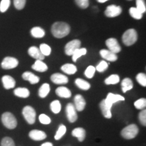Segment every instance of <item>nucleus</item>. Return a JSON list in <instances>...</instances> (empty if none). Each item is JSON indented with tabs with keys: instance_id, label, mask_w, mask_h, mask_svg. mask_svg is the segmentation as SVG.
I'll use <instances>...</instances> for the list:
<instances>
[{
	"instance_id": "obj_40",
	"label": "nucleus",
	"mask_w": 146,
	"mask_h": 146,
	"mask_svg": "<svg viewBox=\"0 0 146 146\" xmlns=\"http://www.w3.org/2000/svg\"><path fill=\"white\" fill-rule=\"evenodd\" d=\"M1 146H15V143L12 138L5 137L1 140Z\"/></svg>"
},
{
	"instance_id": "obj_44",
	"label": "nucleus",
	"mask_w": 146,
	"mask_h": 146,
	"mask_svg": "<svg viewBox=\"0 0 146 146\" xmlns=\"http://www.w3.org/2000/svg\"><path fill=\"white\" fill-rule=\"evenodd\" d=\"M26 4V0H14V5L18 10H23Z\"/></svg>"
},
{
	"instance_id": "obj_38",
	"label": "nucleus",
	"mask_w": 146,
	"mask_h": 146,
	"mask_svg": "<svg viewBox=\"0 0 146 146\" xmlns=\"http://www.w3.org/2000/svg\"><path fill=\"white\" fill-rule=\"evenodd\" d=\"M136 8L141 12L142 14L145 13L146 11V6L144 0H136Z\"/></svg>"
},
{
	"instance_id": "obj_41",
	"label": "nucleus",
	"mask_w": 146,
	"mask_h": 146,
	"mask_svg": "<svg viewBox=\"0 0 146 146\" xmlns=\"http://www.w3.org/2000/svg\"><path fill=\"white\" fill-rule=\"evenodd\" d=\"M10 5V0H1L0 3V12H5Z\"/></svg>"
},
{
	"instance_id": "obj_35",
	"label": "nucleus",
	"mask_w": 146,
	"mask_h": 146,
	"mask_svg": "<svg viewBox=\"0 0 146 146\" xmlns=\"http://www.w3.org/2000/svg\"><path fill=\"white\" fill-rule=\"evenodd\" d=\"M135 107L137 110H143L146 106V99L145 98H140L135 102Z\"/></svg>"
},
{
	"instance_id": "obj_10",
	"label": "nucleus",
	"mask_w": 146,
	"mask_h": 146,
	"mask_svg": "<svg viewBox=\"0 0 146 146\" xmlns=\"http://www.w3.org/2000/svg\"><path fill=\"white\" fill-rule=\"evenodd\" d=\"M122 13V8L120 6L116 5H110L108 6L105 10V15L107 17L114 18L119 16Z\"/></svg>"
},
{
	"instance_id": "obj_21",
	"label": "nucleus",
	"mask_w": 146,
	"mask_h": 146,
	"mask_svg": "<svg viewBox=\"0 0 146 146\" xmlns=\"http://www.w3.org/2000/svg\"><path fill=\"white\" fill-rule=\"evenodd\" d=\"M32 68L33 70L37 71V72H43L47 70L48 67H47V64L43 62L42 60H36L33 64L32 66Z\"/></svg>"
},
{
	"instance_id": "obj_31",
	"label": "nucleus",
	"mask_w": 146,
	"mask_h": 146,
	"mask_svg": "<svg viewBox=\"0 0 146 146\" xmlns=\"http://www.w3.org/2000/svg\"><path fill=\"white\" fill-rule=\"evenodd\" d=\"M120 81V76L118 74H112L109 76L107 78H106L104 83L106 85H116L119 83Z\"/></svg>"
},
{
	"instance_id": "obj_5",
	"label": "nucleus",
	"mask_w": 146,
	"mask_h": 146,
	"mask_svg": "<svg viewBox=\"0 0 146 146\" xmlns=\"http://www.w3.org/2000/svg\"><path fill=\"white\" fill-rule=\"evenodd\" d=\"M23 115L29 125H33L36 120V111L30 106H27L23 109Z\"/></svg>"
},
{
	"instance_id": "obj_23",
	"label": "nucleus",
	"mask_w": 146,
	"mask_h": 146,
	"mask_svg": "<svg viewBox=\"0 0 146 146\" xmlns=\"http://www.w3.org/2000/svg\"><path fill=\"white\" fill-rule=\"evenodd\" d=\"M61 70L67 74H74L77 71V68L72 64H65L61 67Z\"/></svg>"
},
{
	"instance_id": "obj_26",
	"label": "nucleus",
	"mask_w": 146,
	"mask_h": 146,
	"mask_svg": "<svg viewBox=\"0 0 146 146\" xmlns=\"http://www.w3.org/2000/svg\"><path fill=\"white\" fill-rule=\"evenodd\" d=\"M50 91V86L48 83H44L40 87L39 89V96L41 98H45L47 96V95L49 94Z\"/></svg>"
},
{
	"instance_id": "obj_39",
	"label": "nucleus",
	"mask_w": 146,
	"mask_h": 146,
	"mask_svg": "<svg viewBox=\"0 0 146 146\" xmlns=\"http://www.w3.org/2000/svg\"><path fill=\"white\" fill-rule=\"evenodd\" d=\"M136 80L141 86H146V75L144 73H139L136 76Z\"/></svg>"
},
{
	"instance_id": "obj_36",
	"label": "nucleus",
	"mask_w": 146,
	"mask_h": 146,
	"mask_svg": "<svg viewBox=\"0 0 146 146\" xmlns=\"http://www.w3.org/2000/svg\"><path fill=\"white\" fill-rule=\"evenodd\" d=\"M96 70V68L94 66H89L85 71V76L88 78H92L94 77Z\"/></svg>"
},
{
	"instance_id": "obj_29",
	"label": "nucleus",
	"mask_w": 146,
	"mask_h": 146,
	"mask_svg": "<svg viewBox=\"0 0 146 146\" xmlns=\"http://www.w3.org/2000/svg\"><path fill=\"white\" fill-rule=\"evenodd\" d=\"M62 106L59 100H54L50 103V110L54 114H58L61 111Z\"/></svg>"
},
{
	"instance_id": "obj_43",
	"label": "nucleus",
	"mask_w": 146,
	"mask_h": 146,
	"mask_svg": "<svg viewBox=\"0 0 146 146\" xmlns=\"http://www.w3.org/2000/svg\"><path fill=\"white\" fill-rule=\"evenodd\" d=\"M139 120L141 125L145 127L146 126V110L143 109L140 112L139 114Z\"/></svg>"
},
{
	"instance_id": "obj_30",
	"label": "nucleus",
	"mask_w": 146,
	"mask_h": 146,
	"mask_svg": "<svg viewBox=\"0 0 146 146\" xmlns=\"http://www.w3.org/2000/svg\"><path fill=\"white\" fill-rule=\"evenodd\" d=\"M87 54V50L85 48H79L76 50L72 55V60L74 62H76V60L81 56H85Z\"/></svg>"
},
{
	"instance_id": "obj_33",
	"label": "nucleus",
	"mask_w": 146,
	"mask_h": 146,
	"mask_svg": "<svg viewBox=\"0 0 146 146\" xmlns=\"http://www.w3.org/2000/svg\"><path fill=\"white\" fill-rule=\"evenodd\" d=\"M129 14H130L131 17L137 20L141 19L142 16H143V14L134 7H132L129 9Z\"/></svg>"
},
{
	"instance_id": "obj_13",
	"label": "nucleus",
	"mask_w": 146,
	"mask_h": 146,
	"mask_svg": "<svg viewBox=\"0 0 146 146\" xmlns=\"http://www.w3.org/2000/svg\"><path fill=\"white\" fill-rule=\"evenodd\" d=\"M51 81L57 85H64L68 83V78L60 73H55L51 76Z\"/></svg>"
},
{
	"instance_id": "obj_15",
	"label": "nucleus",
	"mask_w": 146,
	"mask_h": 146,
	"mask_svg": "<svg viewBox=\"0 0 146 146\" xmlns=\"http://www.w3.org/2000/svg\"><path fill=\"white\" fill-rule=\"evenodd\" d=\"M3 87L5 89H10L14 88L16 85V81L13 77L10 75H4L1 78Z\"/></svg>"
},
{
	"instance_id": "obj_9",
	"label": "nucleus",
	"mask_w": 146,
	"mask_h": 146,
	"mask_svg": "<svg viewBox=\"0 0 146 146\" xmlns=\"http://www.w3.org/2000/svg\"><path fill=\"white\" fill-rule=\"evenodd\" d=\"M81 45V41L78 39H74L68 42L65 46V54L67 56H72L73 53L80 48Z\"/></svg>"
},
{
	"instance_id": "obj_27",
	"label": "nucleus",
	"mask_w": 146,
	"mask_h": 146,
	"mask_svg": "<svg viewBox=\"0 0 146 146\" xmlns=\"http://www.w3.org/2000/svg\"><path fill=\"white\" fill-rule=\"evenodd\" d=\"M75 84L78 88L82 89V90H89L91 88L90 83L82 79V78H76L75 80Z\"/></svg>"
},
{
	"instance_id": "obj_46",
	"label": "nucleus",
	"mask_w": 146,
	"mask_h": 146,
	"mask_svg": "<svg viewBox=\"0 0 146 146\" xmlns=\"http://www.w3.org/2000/svg\"><path fill=\"white\" fill-rule=\"evenodd\" d=\"M41 146H53V144L51 142H45L42 144Z\"/></svg>"
},
{
	"instance_id": "obj_3",
	"label": "nucleus",
	"mask_w": 146,
	"mask_h": 146,
	"mask_svg": "<svg viewBox=\"0 0 146 146\" xmlns=\"http://www.w3.org/2000/svg\"><path fill=\"white\" fill-rule=\"evenodd\" d=\"M1 122L5 127L8 129H14L17 127V120L13 114L6 112L1 115Z\"/></svg>"
},
{
	"instance_id": "obj_11",
	"label": "nucleus",
	"mask_w": 146,
	"mask_h": 146,
	"mask_svg": "<svg viewBox=\"0 0 146 146\" xmlns=\"http://www.w3.org/2000/svg\"><path fill=\"white\" fill-rule=\"evenodd\" d=\"M106 45L108 48V50L114 54H117L121 51V47L118 43V41L114 38H110L106 41Z\"/></svg>"
},
{
	"instance_id": "obj_37",
	"label": "nucleus",
	"mask_w": 146,
	"mask_h": 146,
	"mask_svg": "<svg viewBox=\"0 0 146 146\" xmlns=\"http://www.w3.org/2000/svg\"><path fill=\"white\" fill-rule=\"evenodd\" d=\"M108 67V63H107L105 60H102L97 65L96 70H98L99 72H103L106 70Z\"/></svg>"
},
{
	"instance_id": "obj_19",
	"label": "nucleus",
	"mask_w": 146,
	"mask_h": 146,
	"mask_svg": "<svg viewBox=\"0 0 146 146\" xmlns=\"http://www.w3.org/2000/svg\"><path fill=\"white\" fill-rule=\"evenodd\" d=\"M72 135L74 137H76L79 141H83L86 137V132L83 128L78 127L73 129L72 131Z\"/></svg>"
},
{
	"instance_id": "obj_45",
	"label": "nucleus",
	"mask_w": 146,
	"mask_h": 146,
	"mask_svg": "<svg viewBox=\"0 0 146 146\" xmlns=\"http://www.w3.org/2000/svg\"><path fill=\"white\" fill-rule=\"evenodd\" d=\"M75 2L80 8L85 9L89 6V0H75Z\"/></svg>"
},
{
	"instance_id": "obj_42",
	"label": "nucleus",
	"mask_w": 146,
	"mask_h": 146,
	"mask_svg": "<svg viewBox=\"0 0 146 146\" xmlns=\"http://www.w3.org/2000/svg\"><path fill=\"white\" fill-rule=\"evenodd\" d=\"M39 122L43 125H49L51 123V118L45 114H41L39 116Z\"/></svg>"
},
{
	"instance_id": "obj_7",
	"label": "nucleus",
	"mask_w": 146,
	"mask_h": 146,
	"mask_svg": "<svg viewBox=\"0 0 146 146\" xmlns=\"http://www.w3.org/2000/svg\"><path fill=\"white\" fill-rule=\"evenodd\" d=\"M66 114L67 119L71 123H75L78 119V116L76 114L75 107L72 103H68L66 106Z\"/></svg>"
},
{
	"instance_id": "obj_22",
	"label": "nucleus",
	"mask_w": 146,
	"mask_h": 146,
	"mask_svg": "<svg viewBox=\"0 0 146 146\" xmlns=\"http://www.w3.org/2000/svg\"><path fill=\"white\" fill-rule=\"evenodd\" d=\"M14 94L16 96L21 98H27L30 96V91L25 87H18L14 89Z\"/></svg>"
},
{
	"instance_id": "obj_14",
	"label": "nucleus",
	"mask_w": 146,
	"mask_h": 146,
	"mask_svg": "<svg viewBox=\"0 0 146 146\" xmlns=\"http://www.w3.org/2000/svg\"><path fill=\"white\" fill-rule=\"evenodd\" d=\"M74 106L75 107L76 110L78 111V112H81L85 109V106H86V102H85V98L81 95H76L74 98Z\"/></svg>"
},
{
	"instance_id": "obj_2",
	"label": "nucleus",
	"mask_w": 146,
	"mask_h": 146,
	"mask_svg": "<svg viewBox=\"0 0 146 146\" xmlns=\"http://www.w3.org/2000/svg\"><path fill=\"white\" fill-rule=\"evenodd\" d=\"M139 128L135 124H131L124 128L120 132V135L125 139H132L137 136Z\"/></svg>"
},
{
	"instance_id": "obj_4",
	"label": "nucleus",
	"mask_w": 146,
	"mask_h": 146,
	"mask_svg": "<svg viewBox=\"0 0 146 146\" xmlns=\"http://www.w3.org/2000/svg\"><path fill=\"white\" fill-rule=\"evenodd\" d=\"M122 39L124 44L127 46H131L137 40V33L133 29H129L124 33Z\"/></svg>"
},
{
	"instance_id": "obj_25",
	"label": "nucleus",
	"mask_w": 146,
	"mask_h": 146,
	"mask_svg": "<svg viewBox=\"0 0 146 146\" xmlns=\"http://www.w3.org/2000/svg\"><path fill=\"white\" fill-rule=\"evenodd\" d=\"M121 87L123 93H126L128 91L131 90L133 88V83L132 80L129 78H124L123 81H122Z\"/></svg>"
},
{
	"instance_id": "obj_20",
	"label": "nucleus",
	"mask_w": 146,
	"mask_h": 146,
	"mask_svg": "<svg viewBox=\"0 0 146 146\" xmlns=\"http://www.w3.org/2000/svg\"><path fill=\"white\" fill-rule=\"evenodd\" d=\"M56 94L60 98H70L72 96L70 90L66 87H59L56 89Z\"/></svg>"
},
{
	"instance_id": "obj_24",
	"label": "nucleus",
	"mask_w": 146,
	"mask_h": 146,
	"mask_svg": "<svg viewBox=\"0 0 146 146\" xmlns=\"http://www.w3.org/2000/svg\"><path fill=\"white\" fill-rule=\"evenodd\" d=\"M100 108L102 112V114H103V116H104L105 118H108V119H110V118L112 117L111 109L109 108L105 104L104 100H102V101L100 103Z\"/></svg>"
},
{
	"instance_id": "obj_12",
	"label": "nucleus",
	"mask_w": 146,
	"mask_h": 146,
	"mask_svg": "<svg viewBox=\"0 0 146 146\" xmlns=\"http://www.w3.org/2000/svg\"><path fill=\"white\" fill-rule=\"evenodd\" d=\"M29 136L32 140L36 141H42L47 138V135L44 131L37 130V129H33L29 133Z\"/></svg>"
},
{
	"instance_id": "obj_16",
	"label": "nucleus",
	"mask_w": 146,
	"mask_h": 146,
	"mask_svg": "<svg viewBox=\"0 0 146 146\" xmlns=\"http://www.w3.org/2000/svg\"><path fill=\"white\" fill-rule=\"evenodd\" d=\"M100 56H102L104 59L109 62H115L118 59L117 56L116 54L110 52L108 50H102L100 52Z\"/></svg>"
},
{
	"instance_id": "obj_34",
	"label": "nucleus",
	"mask_w": 146,
	"mask_h": 146,
	"mask_svg": "<svg viewBox=\"0 0 146 146\" xmlns=\"http://www.w3.org/2000/svg\"><path fill=\"white\" fill-rule=\"evenodd\" d=\"M39 50L41 51V54L44 56H50L51 52H52V49L48 45L45 44V43H42L39 46Z\"/></svg>"
},
{
	"instance_id": "obj_28",
	"label": "nucleus",
	"mask_w": 146,
	"mask_h": 146,
	"mask_svg": "<svg viewBox=\"0 0 146 146\" xmlns=\"http://www.w3.org/2000/svg\"><path fill=\"white\" fill-rule=\"evenodd\" d=\"M31 34L35 38H42L45 36V31L41 27H33L31 31Z\"/></svg>"
},
{
	"instance_id": "obj_17",
	"label": "nucleus",
	"mask_w": 146,
	"mask_h": 146,
	"mask_svg": "<svg viewBox=\"0 0 146 146\" xmlns=\"http://www.w3.org/2000/svg\"><path fill=\"white\" fill-rule=\"evenodd\" d=\"M29 55L30 56H31L32 58H35L36 60H43L45 58V56L41 54V51L39 50V49L36 46H32L28 50Z\"/></svg>"
},
{
	"instance_id": "obj_6",
	"label": "nucleus",
	"mask_w": 146,
	"mask_h": 146,
	"mask_svg": "<svg viewBox=\"0 0 146 146\" xmlns=\"http://www.w3.org/2000/svg\"><path fill=\"white\" fill-rule=\"evenodd\" d=\"M125 98L123 96H120L118 94H114L112 93H109L108 94L106 98L104 100L105 104L109 108L112 109V107L113 104H114L116 102H120V101H125Z\"/></svg>"
},
{
	"instance_id": "obj_8",
	"label": "nucleus",
	"mask_w": 146,
	"mask_h": 146,
	"mask_svg": "<svg viewBox=\"0 0 146 146\" xmlns=\"http://www.w3.org/2000/svg\"><path fill=\"white\" fill-rule=\"evenodd\" d=\"M18 65V60L13 57H5L1 64V66L5 70L15 68Z\"/></svg>"
},
{
	"instance_id": "obj_47",
	"label": "nucleus",
	"mask_w": 146,
	"mask_h": 146,
	"mask_svg": "<svg viewBox=\"0 0 146 146\" xmlns=\"http://www.w3.org/2000/svg\"><path fill=\"white\" fill-rule=\"evenodd\" d=\"M97 1H98L99 3H104L106 1H108V0H97Z\"/></svg>"
},
{
	"instance_id": "obj_18",
	"label": "nucleus",
	"mask_w": 146,
	"mask_h": 146,
	"mask_svg": "<svg viewBox=\"0 0 146 146\" xmlns=\"http://www.w3.org/2000/svg\"><path fill=\"white\" fill-rule=\"evenodd\" d=\"M22 77H23L24 80L28 81L32 85L38 83L40 81L39 76H37L31 72H25L23 74V75H22Z\"/></svg>"
},
{
	"instance_id": "obj_1",
	"label": "nucleus",
	"mask_w": 146,
	"mask_h": 146,
	"mask_svg": "<svg viewBox=\"0 0 146 146\" xmlns=\"http://www.w3.org/2000/svg\"><path fill=\"white\" fill-rule=\"evenodd\" d=\"M70 31V26L64 22L55 23L52 27V33L56 38H63L69 34Z\"/></svg>"
},
{
	"instance_id": "obj_32",
	"label": "nucleus",
	"mask_w": 146,
	"mask_h": 146,
	"mask_svg": "<svg viewBox=\"0 0 146 146\" xmlns=\"http://www.w3.org/2000/svg\"><path fill=\"white\" fill-rule=\"evenodd\" d=\"M66 133V127L62 124L58 127V131H56V135L54 136V139L56 140H60V139Z\"/></svg>"
}]
</instances>
